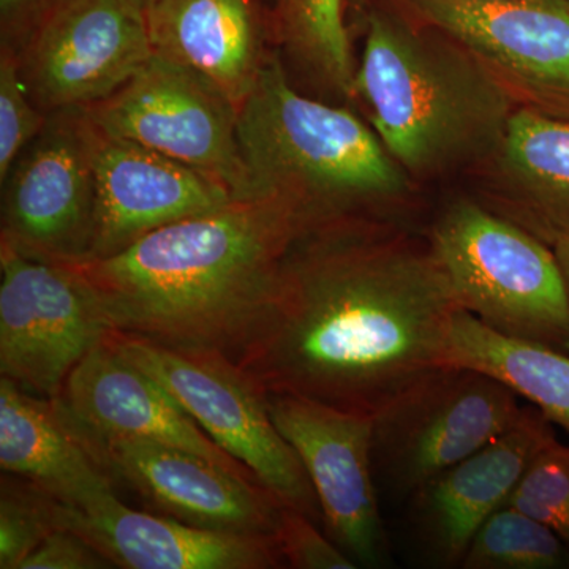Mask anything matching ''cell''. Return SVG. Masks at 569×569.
<instances>
[{
    "mask_svg": "<svg viewBox=\"0 0 569 569\" xmlns=\"http://www.w3.org/2000/svg\"><path fill=\"white\" fill-rule=\"evenodd\" d=\"M445 366L496 378L569 433L568 351L500 335L458 309L448 328Z\"/></svg>",
    "mask_w": 569,
    "mask_h": 569,
    "instance_id": "obj_22",
    "label": "cell"
},
{
    "mask_svg": "<svg viewBox=\"0 0 569 569\" xmlns=\"http://www.w3.org/2000/svg\"><path fill=\"white\" fill-rule=\"evenodd\" d=\"M56 498L28 479L3 473L0 481V568L21 569L51 531L58 530Z\"/></svg>",
    "mask_w": 569,
    "mask_h": 569,
    "instance_id": "obj_25",
    "label": "cell"
},
{
    "mask_svg": "<svg viewBox=\"0 0 569 569\" xmlns=\"http://www.w3.org/2000/svg\"><path fill=\"white\" fill-rule=\"evenodd\" d=\"M429 246L463 310L493 331L569 353V299L548 242L471 200L438 216Z\"/></svg>",
    "mask_w": 569,
    "mask_h": 569,
    "instance_id": "obj_5",
    "label": "cell"
},
{
    "mask_svg": "<svg viewBox=\"0 0 569 569\" xmlns=\"http://www.w3.org/2000/svg\"><path fill=\"white\" fill-rule=\"evenodd\" d=\"M569 546V445L552 441L535 456L508 500Z\"/></svg>",
    "mask_w": 569,
    "mask_h": 569,
    "instance_id": "obj_26",
    "label": "cell"
},
{
    "mask_svg": "<svg viewBox=\"0 0 569 569\" xmlns=\"http://www.w3.org/2000/svg\"><path fill=\"white\" fill-rule=\"evenodd\" d=\"M556 252L557 260H559L561 274H563L565 284H567L568 299H569V236L557 239L552 246Z\"/></svg>",
    "mask_w": 569,
    "mask_h": 569,
    "instance_id": "obj_31",
    "label": "cell"
},
{
    "mask_svg": "<svg viewBox=\"0 0 569 569\" xmlns=\"http://www.w3.org/2000/svg\"><path fill=\"white\" fill-rule=\"evenodd\" d=\"M74 432L114 481L163 516L200 529L276 537L283 503L263 486L179 448Z\"/></svg>",
    "mask_w": 569,
    "mask_h": 569,
    "instance_id": "obj_13",
    "label": "cell"
},
{
    "mask_svg": "<svg viewBox=\"0 0 569 569\" xmlns=\"http://www.w3.org/2000/svg\"><path fill=\"white\" fill-rule=\"evenodd\" d=\"M152 54L138 0H63L21 51L22 80L47 114L88 108L132 80Z\"/></svg>",
    "mask_w": 569,
    "mask_h": 569,
    "instance_id": "obj_12",
    "label": "cell"
},
{
    "mask_svg": "<svg viewBox=\"0 0 569 569\" xmlns=\"http://www.w3.org/2000/svg\"><path fill=\"white\" fill-rule=\"evenodd\" d=\"M501 168L512 182L508 219L552 246L569 236V121L535 110L512 112L501 138Z\"/></svg>",
    "mask_w": 569,
    "mask_h": 569,
    "instance_id": "obj_21",
    "label": "cell"
},
{
    "mask_svg": "<svg viewBox=\"0 0 569 569\" xmlns=\"http://www.w3.org/2000/svg\"><path fill=\"white\" fill-rule=\"evenodd\" d=\"M111 331L84 277L0 239V373L58 399L82 358Z\"/></svg>",
    "mask_w": 569,
    "mask_h": 569,
    "instance_id": "obj_9",
    "label": "cell"
},
{
    "mask_svg": "<svg viewBox=\"0 0 569 569\" xmlns=\"http://www.w3.org/2000/svg\"><path fill=\"white\" fill-rule=\"evenodd\" d=\"M146 18L156 54L197 71L238 108L271 56L264 0H156Z\"/></svg>",
    "mask_w": 569,
    "mask_h": 569,
    "instance_id": "obj_19",
    "label": "cell"
},
{
    "mask_svg": "<svg viewBox=\"0 0 569 569\" xmlns=\"http://www.w3.org/2000/svg\"><path fill=\"white\" fill-rule=\"evenodd\" d=\"M365 2L366 0H351V3H355V6H362Z\"/></svg>",
    "mask_w": 569,
    "mask_h": 569,
    "instance_id": "obj_33",
    "label": "cell"
},
{
    "mask_svg": "<svg viewBox=\"0 0 569 569\" xmlns=\"http://www.w3.org/2000/svg\"><path fill=\"white\" fill-rule=\"evenodd\" d=\"M301 228L280 198L234 200L159 228L111 257L69 266L92 288L114 331L238 361Z\"/></svg>",
    "mask_w": 569,
    "mask_h": 569,
    "instance_id": "obj_2",
    "label": "cell"
},
{
    "mask_svg": "<svg viewBox=\"0 0 569 569\" xmlns=\"http://www.w3.org/2000/svg\"><path fill=\"white\" fill-rule=\"evenodd\" d=\"M355 92L392 159L415 174L497 148L511 118L507 92L477 59L380 13L369 18Z\"/></svg>",
    "mask_w": 569,
    "mask_h": 569,
    "instance_id": "obj_4",
    "label": "cell"
},
{
    "mask_svg": "<svg viewBox=\"0 0 569 569\" xmlns=\"http://www.w3.org/2000/svg\"><path fill=\"white\" fill-rule=\"evenodd\" d=\"M277 3H280V0H277Z\"/></svg>",
    "mask_w": 569,
    "mask_h": 569,
    "instance_id": "obj_35",
    "label": "cell"
},
{
    "mask_svg": "<svg viewBox=\"0 0 569 569\" xmlns=\"http://www.w3.org/2000/svg\"><path fill=\"white\" fill-rule=\"evenodd\" d=\"M82 111L100 132L212 176L234 200H253L239 146L238 104L189 67L153 52L132 80Z\"/></svg>",
    "mask_w": 569,
    "mask_h": 569,
    "instance_id": "obj_8",
    "label": "cell"
},
{
    "mask_svg": "<svg viewBox=\"0 0 569 569\" xmlns=\"http://www.w3.org/2000/svg\"><path fill=\"white\" fill-rule=\"evenodd\" d=\"M462 569H569V546L515 507L498 509L477 531Z\"/></svg>",
    "mask_w": 569,
    "mask_h": 569,
    "instance_id": "obj_24",
    "label": "cell"
},
{
    "mask_svg": "<svg viewBox=\"0 0 569 569\" xmlns=\"http://www.w3.org/2000/svg\"><path fill=\"white\" fill-rule=\"evenodd\" d=\"M238 138L254 198H280L302 227L370 220L407 189L378 134L347 108L296 91L276 52L239 107Z\"/></svg>",
    "mask_w": 569,
    "mask_h": 569,
    "instance_id": "obj_3",
    "label": "cell"
},
{
    "mask_svg": "<svg viewBox=\"0 0 569 569\" xmlns=\"http://www.w3.org/2000/svg\"><path fill=\"white\" fill-rule=\"evenodd\" d=\"M343 3L346 0H280V28L288 47L326 84L353 96L356 69Z\"/></svg>",
    "mask_w": 569,
    "mask_h": 569,
    "instance_id": "obj_23",
    "label": "cell"
},
{
    "mask_svg": "<svg viewBox=\"0 0 569 569\" xmlns=\"http://www.w3.org/2000/svg\"><path fill=\"white\" fill-rule=\"evenodd\" d=\"M88 127L97 190L89 260L122 252L159 228L234 201L230 190L212 176L137 142L100 132L89 119Z\"/></svg>",
    "mask_w": 569,
    "mask_h": 569,
    "instance_id": "obj_14",
    "label": "cell"
},
{
    "mask_svg": "<svg viewBox=\"0 0 569 569\" xmlns=\"http://www.w3.org/2000/svg\"><path fill=\"white\" fill-rule=\"evenodd\" d=\"M51 6L52 0H0L2 47L21 54Z\"/></svg>",
    "mask_w": 569,
    "mask_h": 569,
    "instance_id": "obj_30",
    "label": "cell"
},
{
    "mask_svg": "<svg viewBox=\"0 0 569 569\" xmlns=\"http://www.w3.org/2000/svg\"><path fill=\"white\" fill-rule=\"evenodd\" d=\"M138 2H140L141 6L144 7L146 11H148L149 7H151L156 0H138Z\"/></svg>",
    "mask_w": 569,
    "mask_h": 569,
    "instance_id": "obj_32",
    "label": "cell"
},
{
    "mask_svg": "<svg viewBox=\"0 0 569 569\" xmlns=\"http://www.w3.org/2000/svg\"><path fill=\"white\" fill-rule=\"evenodd\" d=\"M59 2H63V0H52V6H56V3H59Z\"/></svg>",
    "mask_w": 569,
    "mask_h": 569,
    "instance_id": "obj_34",
    "label": "cell"
},
{
    "mask_svg": "<svg viewBox=\"0 0 569 569\" xmlns=\"http://www.w3.org/2000/svg\"><path fill=\"white\" fill-rule=\"evenodd\" d=\"M48 121L22 80L20 54L2 47L0 56V179L6 181L21 152Z\"/></svg>",
    "mask_w": 569,
    "mask_h": 569,
    "instance_id": "obj_27",
    "label": "cell"
},
{
    "mask_svg": "<svg viewBox=\"0 0 569 569\" xmlns=\"http://www.w3.org/2000/svg\"><path fill=\"white\" fill-rule=\"evenodd\" d=\"M556 440V426L538 408L523 407L507 432L408 498L411 533L427 563L460 568L482 523L508 503L535 456Z\"/></svg>",
    "mask_w": 569,
    "mask_h": 569,
    "instance_id": "obj_15",
    "label": "cell"
},
{
    "mask_svg": "<svg viewBox=\"0 0 569 569\" xmlns=\"http://www.w3.org/2000/svg\"><path fill=\"white\" fill-rule=\"evenodd\" d=\"M0 467L81 511L118 497L114 479L74 432L56 399L32 395L6 377H0Z\"/></svg>",
    "mask_w": 569,
    "mask_h": 569,
    "instance_id": "obj_20",
    "label": "cell"
},
{
    "mask_svg": "<svg viewBox=\"0 0 569 569\" xmlns=\"http://www.w3.org/2000/svg\"><path fill=\"white\" fill-rule=\"evenodd\" d=\"M111 342L156 378L231 458L249 468L283 505L323 526L305 466L269 415L266 395L233 359L182 351L111 329Z\"/></svg>",
    "mask_w": 569,
    "mask_h": 569,
    "instance_id": "obj_6",
    "label": "cell"
},
{
    "mask_svg": "<svg viewBox=\"0 0 569 569\" xmlns=\"http://www.w3.org/2000/svg\"><path fill=\"white\" fill-rule=\"evenodd\" d=\"M519 396L496 378L441 366L373 417V471L407 501L426 482L486 447L518 421Z\"/></svg>",
    "mask_w": 569,
    "mask_h": 569,
    "instance_id": "obj_7",
    "label": "cell"
},
{
    "mask_svg": "<svg viewBox=\"0 0 569 569\" xmlns=\"http://www.w3.org/2000/svg\"><path fill=\"white\" fill-rule=\"evenodd\" d=\"M56 523L80 535L112 567L127 569H272L284 567L271 535L200 529L134 511L118 497L81 511L56 500Z\"/></svg>",
    "mask_w": 569,
    "mask_h": 569,
    "instance_id": "obj_17",
    "label": "cell"
},
{
    "mask_svg": "<svg viewBox=\"0 0 569 569\" xmlns=\"http://www.w3.org/2000/svg\"><path fill=\"white\" fill-rule=\"evenodd\" d=\"M284 567L295 569H355L353 560L323 535L305 512L283 505L276 531Z\"/></svg>",
    "mask_w": 569,
    "mask_h": 569,
    "instance_id": "obj_28",
    "label": "cell"
},
{
    "mask_svg": "<svg viewBox=\"0 0 569 569\" xmlns=\"http://www.w3.org/2000/svg\"><path fill=\"white\" fill-rule=\"evenodd\" d=\"M110 560L91 542L67 529L51 531L39 548L22 563L21 569H107Z\"/></svg>",
    "mask_w": 569,
    "mask_h": 569,
    "instance_id": "obj_29",
    "label": "cell"
},
{
    "mask_svg": "<svg viewBox=\"0 0 569 569\" xmlns=\"http://www.w3.org/2000/svg\"><path fill=\"white\" fill-rule=\"evenodd\" d=\"M2 186V241L52 263L89 260L97 190L81 108L50 112Z\"/></svg>",
    "mask_w": 569,
    "mask_h": 569,
    "instance_id": "obj_10",
    "label": "cell"
},
{
    "mask_svg": "<svg viewBox=\"0 0 569 569\" xmlns=\"http://www.w3.org/2000/svg\"><path fill=\"white\" fill-rule=\"evenodd\" d=\"M56 402L70 425L82 433L179 448L261 485L249 468L231 458L198 426L156 378L126 358L108 335L74 367Z\"/></svg>",
    "mask_w": 569,
    "mask_h": 569,
    "instance_id": "obj_16",
    "label": "cell"
},
{
    "mask_svg": "<svg viewBox=\"0 0 569 569\" xmlns=\"http://www.w3.org/2000/svg\"><path fill=\"white\" fill-rule=\"evenodd\" d=\"M567 2L569 3V0H567Z\"/></svg>",
    "mask_w": 569,
    "mask_h": 569,
    "instance_id": "obj_36",
    "label": "cell"
},
{
    "mask_svg": "<svg viewBox=\"0 0 569 569\" xmlns=\"http://www.w3.org/2000/svg\"><path fill=\"white\" fill-rule=\"evenodd\" d=\"M422 20L541 93L569 100L567 0H408Z\"/></svg>",
    "mask_w": 569,
    "mask_h": 569,
    "instance_id": "obj_18",
    "label": "cell"
},
{
    "mask_svg": "<svg viewBox=\"0 0 569 569\" xmlns=\"http://www.w3.org/2000/svg\"><path fill=\"white\" fill-rule=\"evenodd\" d=\"M269 415L316 489L326 535L356 567L389 563L372 459L373 417L264 392Z\"/></svg>",
    "mask_w": 569,
    "mask_h": 569,
    "instance_id": "obj_11",
    "label": "cell"
},
{
    "mask_svg": "<svg viewBox=\"0 0 569 569\" xmlns=\"http://www.w3.org/2000/svg\"><path fill=\"white\" fill-rule=\"evenodd\" d=\"M458 309L429 242L367 219L307 224L234 362L263 392L376 417L445 366Z\"/></svg>",
    "mask_w": 569,
    "mask_h": 569,
    "instance_id": "obj_1",
    "label": "cell"
}]
</instances>
